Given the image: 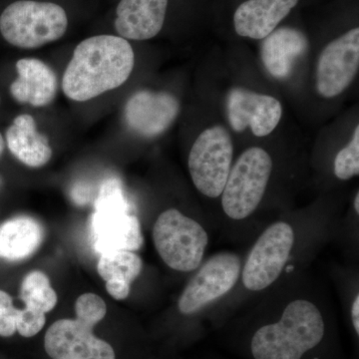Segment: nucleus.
<instances>
[{
  "instance_id": "9b49d317",
  "label": "nucleus",
  "mask_w": 359,
  "mask_h": 359,
  "mask_svg": "<svg viewBox=\"0 0 359 359\" xmlns=\"http://www.w3.org/2000/svg\"><path fill=\"white\" fill-rule=\"evenodd\" d=\"M77 320L55 321L45 334L44 346L53 359H115L112 346Z\"/></svg>"
},
{
  "instance_id": "bb28decb",
  "label": "nucleus",
  "mask_w": 359,
  "mask_h": 359,
  "mask_svg": "<svg viewBox=\"0 0 359 359\" xmlns=\"http://www.w3.org/2000/svg\"><path fill=\"white\" fill-rule=\"evenodd\" d=\"M4 149H6V142H4L2 135L0 134V157L4 154Z\"/></svg>"
},
{
  "instance_id": "423d86ee",
  "label": "nucleus",
  "mask_w": 359,
  "mask_h": 359,
  "mask_svg": "<svg viewBox=\"0 0 359 359\" xmlns=\"http://www.w3.org/2000/svg\"><path fill=\"white\" fill-rule=\"evenodd\" d=\"M273 171V160L264 149H247L231 168L223 190L222 205L229 218L244 219L263 199Z\"/></svg>"
},
{
  "instance_id": "f3484780",
  "label": "nucleus",
  "mask_w": 359,
  "mask_h": 359,
  "mask_svg": "<svg viewBox=\"0 0 359 359\" xmlns=\"http://www.w3.org/2000/svg\"><path fill=\"white\" fill-rule=\"evenodd\" d=\"M264 39L262 60L269 74L276 78L289 76L297 61L309 48L306 35L295 28H278Z\"/></svg>"
},
{
  "instance_id": "5701e85b",
  "label": "nucleus",
  "mask_w": 359,
  "mask_h": 359,
  "mask_svg": "<svg viewBox=\"0 0 359 359\" xmlns=\"http://www.w3.org/2000/svg\"><path fill=\"white\" fill-rule=\"evenodd\" d=\"M76 320L88 327H94L103 320L107 313L105 302L95 294H84L75 302Z\"/></svg>"
},
{
  "instance_id": "393cba45",
  "label": "nucleus",
  "mask_w": 359,
  "mask_h": 359,
  "mask_svg": "<svg viewBox=\"0 0 359 359\" xmlns=\"http://www.w3.org/2000/svg\"><path fill=\"white\" fill-rule=\"evenodd\" d=\"M18 311V309L14 306L11 295L0 290V321L15 316Z\"/></svg>"
},
{
  "instance_id": "f257e3e1",
  "label": "nucleus",
  "mask_w": 359,
  "mask_h": 359,
  "mask_svg": "<svg viewBox=\"0 0 359 359\" xmlns=\"http://www.w3.org/2000/svg\"><path fill=\"white\" fill-rule=\"evenodd\" d=\"M135 65L131 45L114 35H97L77 45L62 78L65 96L85 102L121 86Z\"/></svg>"
},
{
  "instance_id": "1a4fd4ad",
  "label": "nucleus",
  "mask_w": 359,
  "mask_h": 359,
  "mask_svg": "<svg viewBox=\"0 0 359 359\" xmlns=\"http://www.w3.org/2000/svg\"><path fill=\"white\" fill-rule=\"evenodd\" d=\"M240 257L231 252H221L210 257L182 292L178 302L183 314L198 313L203 308L228 294L240 278Z\"/></svg>"
},
{
  "instance_id": "2eb2a0df",
  "label": "nucleus",
  "mask_w": 359,
  "mask_h": 359,
  "mask_svg": "<svg viewBox=\"0 0 359 359\" xmlns=\"http://www.w3.org/2000/svg\"><path fill=\"white\" fill-rule=\"evenodd\" d=\"M18 77L11 84L14 100L45 107L57 95L58 81L50 66L36 58H23L16 62Z\"/></svg>"
},
{
  "instance_id": "c85d7f7f",
  "label": "nucleus",
  "mask_w": 359,
  "mask_h": 359,
  "mask_svg": "<svg viewBox=\"0 0 359 359\" xmlns=\"http://www.w3.org/2000/svg\"><path fill=\"white\" fill-rule=\"evenodd\" d=\"M4 185V180H2L1 177H0V187Z\"/></svg>"
},
{
  "instance_id": "4be33fe9",
  "label": "nucleus",
  "mask_w": 359,
  "mask_h": 359,
  "mask_svg": "<svg viewBox=\"0 0 359 359\" xmlns=\"http://www.w3.org/2000/svg\"><path fill=\"white\" fill-rule=\"evenodd\" d=\"M335 176L340 180H349L359 174V127H356L351 143L342 149L334 161Z\"/></svg>"
},
{
  "instance_id": "6ab92c4d",
  "label": "nucleus",
  "mask_w": 359,
  "mask_h": 359,
  "mask_svg": "<svg viewBox=\"0 0 359 359\" xmlns=\"http://www.w3.org/2000/svg\"><path fill=\"white\" fill-rule=\"evenodd\" d=\"M44 231L36 219L16 217L0 224V259L18 262L36 252Z\"/></svg>"
},
{
  "instance_id": "412c9836",
  "label": "nucleus",
  "mask_w": 359,
  "mask_h": 359,
  "mask_svg": "<svg viewBox=\"0 0 359 359\" xmlns=\"http://www.w3.org/2000/svg\"><path fill=\"white\" fill-rule=\"evenodd\" d=\"M20 297L25 306L46 313L57 304V294L52 289L49 278L39 271H30L21 283Z\"/></svg>"
},
{
  "instance_id": "b1692460",
  "label": "nucleus",
  "mask_w": 359,
  "mask_h": 359,
  "mask_svg": "<svg viewBox=\"0 0 359 359\" xmlns=\"http://www.w3.org/2000/svg\"><path fill=\"white\" fill-rule=\"evenodd\" d=\"M45 325V313L39 309L27 308L18 309L16 318V330L25 337H32L39 334Z\"/></svg>"
},
{
  "instance_id": "0eeeda50",
  "label": "nucleus",
  "mask_w": 359,
  "mask_h": 359,
  "mask_svg": "<svg viewBox=\"0 0 359 359\" xmlns=\"http://www.w3.org/2000/svg\"><path fill=\"white\" fill-rule=\"evenodd\" d=\"M233 156V141L224 127H211L199 135L188 160L189 171L199 192L212 199L222 195Z\"/></svg>"
},
{
  "instance_id": "20e7f679",
  "label": "nucleus",
  "mask_w": 359,
  "mask_h": 359,
  "mask_svg": "<svg viewBox=\"0 0 359 359\" xmlns=\"http://www.w3.org/2000/svg\"><path fill=\"white\" fill-rule=\"evenodd\" d=\"M68 18L63 7L52 2L18 0L0 15V32L13 46L35 49L65 34Z\"/></svg>"
},
{
  "instance_id": "a211bd4d",
  "label": "nucleus",
  "mask_w": 359,
  "mask_h": 359,
  "mask_svg": "<svg viewBox=\"0 0 359 359\" xmlns=\"http://www.w3.org/2000/svg\"><path fill=\"white\" fill-rule=\"evenodd\" d=\"M6 143L11 154L26 166L42 167L51 159L48 139L39 133L32 115H20L13 120L6 131Z\"/></svg>"
},
{
  "instance_id": "f8f14e48",
  "label": "nucleus",
  "mask_w": 359,
  "mask_h": 359,
  "mask_svg": "<svg viewBox=\"0 0 359 359\" xmlns=\"http://www.w3.org/2000/svg\"><path fill=\"white\" fill-rule=\"evenodd\" d=\"M180 113L178 99L168 92L141 90L130 97L124 108L125 122L134 133L154 138L171 127Z\"/></svg>"
},
{
  "instance_id": "a878e982",
  "label": "nucleus",
  "mask_w": 359,
  "mask_h": 359,
  "mask_svg": "<svg viewBox=\"0 0 359 359\" xmlns=\"http://www.w3.org/2000/svg\"><path fill=\"white\" fill-rule=\"evenodd\" d=\"M351 318H353V327L355 328L356 334H359V295L355 297L351 309Z\"/></svg>"
},
{
  "instance_id": "9d476101",
  "label": "nucleus",
  "mask_w": 359,
  "mask_h": 359,
  "mask_svg": "<svg viewBox=\"0 0 359 359\" xmlns=\"http://www.w3.org/2000/svg\"><path fill=\"white\" fill-rule=\"evenodd\" d=\"M359 67V29L349 30L327 45L316 68V88L325 98L341 94L353 81Z\"/></svg>"
},
{
  "instance_id": "cd10ccee",
  "label": "nucleus",
  "mask_w": 359,
  "mask_h": 359,
  "mask_svg": "<svg viewBox=\"0 0 359 359\" xmlns=\"http://www.w3.org/2000/svg\"><path fill=\"white\" fill-rule=\"evenodd\" d=\"M354 209L356 212H359V193L356 194L355 199H354Z\"/></svg>"
},
{
  "instance_id": "6e6552de",
  "label": "nucleus",
  "mask_w": 359,
  "mask_h": 359,
  "mask_svg": "<svg viewBox=\"0 0 359 359\" xmlns=\"http://www.w3.org/2000/svg\"><path fill=\"white\" fill-rule=\"evenodd\" d=\"M294 243L292 226L283 222L269 226L250 250L244 269L243 283L259 292L269 287L282 273Z\"/></svg>"
},
{
  "instance_id": "dca6fc26",
  "label": "nucleus",
  "mask_w": 359,
  "mask_h": 359,
  "mask_svg": "<svg viewBox=\"0 0 359 359\" xmlns=\"http://www.w3.org/2000/svg\"><path fill=\"white\" fill-rule=\"evenodd\" d=\"M299 0H247L233 15V26L240 36L264 39L285 20Z\"/></svg>"
},
{
  "instance_id": "aec40b11",
  "label": "nucleus",
  "mask_w": 359,
  "mask_h": 359,
  "mask_svg": "<svg viewBox=\"0 0 359 359\" xmlns=\"http://www.w3.org/2000/svg\"><path fill=\"white\" fill-rule=\"evenodd\" d=\"M143 268L141 257L130 250H116L100 255L97 271L106 282V290L118 301L128 297L132 283Z\"/></svg>"
},
{
  "instance_id": "ddd939ff",
  "label": "nucleus",
  "mask_w": 359,
  "mask_h": 359,
  "mask_svg": "<svg viewBox=\"0 0 359 359\" xmlns=\"http://www.w3.org/2000/svg\"><path fill=\"white\" fill-rule=\"evenodd\" d=\"M231 128L242 132L248 127L257 137L268 136L282 119V104L275 97L244 88L231 90L226 100Z\"/></svg>"
},
{
  "instance_id": "4468645a",
  "label": "nucleus",
  "mask_w": 359,
  "mask_h": 359,
  "mask_svg": "<svg viewBox=\"0 0 359 359\" xmlns=\"http://www.w3.org/2000/svg\"><path fill=\"white\" fill-rule=\"evenodd\" d=\"M168 0H121L116 9L114 26L120 37L153 39L162 30Z\"/></svg>"
},
{
  "instance_id": "39448f33",
  "label": "nucleus",
  "mask_w": 359,
  "mask_h": 359,
  "mask_svg": "<svg viewBox=\"0 0 359 359\" xmlns=\"http://www.w3.org/2000/svg\"><path fill=\"white\" fill-rule=\"evenodd\" d=\"M153 241L168 266L175 271H192L202 263L209 237L198 222L178 210L169 209L156 221Z\"/></svg>"
},
{
  "instance_id": "7ed1b4c3",
  "label": "nucleus",
  "mask_w": 359,
  "mask_h": 359,
  "mask_svg": "<svg viewBox=\"0 0 359 359\" xmlns=\"http://www.w3.org/2000/svg\"><path fill=\"white\" fill-rule=\"evenodd\" d=\"M90 238L98 254L136 250L143 244L139 219L132 214L131 203L116 178L105 180L94 201L90 219Z\"/></svg>"
},
{
  "instance_id": "f03ea898",
  "label": "nucleus",
  "mask_w": 359,
  "mask_h": 359,
  "mask_svg": "<svg viewBox=\"0 0 359 359\" xmlns=\"http://www.w3.org/2000/svg\"><path fill=\"white\" fill-rule=\"evenodd\" d=\"M325 335V321L313 302L297 299L280 321L257 330L250 349L255 359H302Z\"/></svg>"
}]
</instances>
